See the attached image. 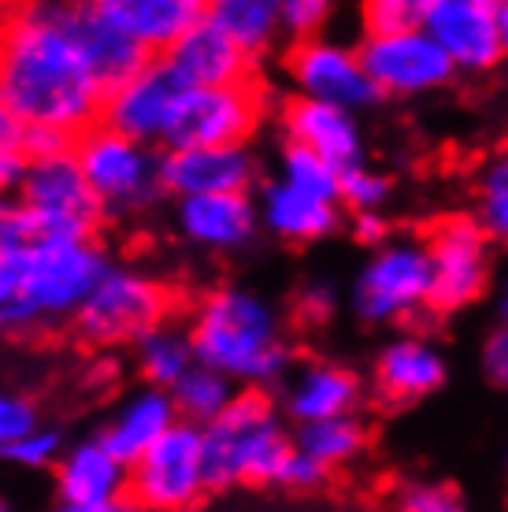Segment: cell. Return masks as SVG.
Wrapping results in <instances>:
<instances>
[{
	"instance_id": "1",
	"label": "cell",
	"mask_w": 508,
	"mask_h": 512,
	"mask_svg": "<svg viewBox=\"0 0 508 512\" xmlns=\"http://www.w3.org/2000/svg\"><path fill=\"white\" fill-rule=\"evenodd\" d=\"M0 93L26 127L82 138L101 123L108 90L75 34V4L34 0L0 15Z\"/></svg>"
},
{
	"instance_id": "2",
	"label": "cell",
	"mask_w": 508,
	"mask_h": 512,
	"mask_svg": "<svg viewBox=\"0 0 508 512\" xmlns=\"http://www.w3.org/2000/svg\"><path fill=\"white\" fill-rule=\"evenodd\" d=\"M190 342L197 364L227 375L238 390H271L297 368L290 323L256 286H216L193 305Z\"/></svg>"
},
{
	"instance_id": "3",
	"label": "cell",
	"mask_w": 508,
	"mask_h": 512,
	"mask_svg": "<svg viewBox=\"0 0 508 512\" xmlns=\"http://www.w3.org/2000/svg\"><path fill=\"white\" fill-rule=\"evenodd\" d=\"M112 268V256L97 238H41L15 256L19 294L0 312L4 334H34L75 323L93 286Z\"/></svg>"
},
{
	"instance_id": "4",
	"label": "cell",
	"mask_w": 508,
	"mask_h": 512,
	"mask_svg": "<svg viewBox=\"0 0 508 512\" xmlns=\"http://www.w3.org/2000/svg\"><path fill=\"white\" fill-rule=\"evenodd\" d=\"M208 490L279 487L282 464L293 453V427L279 401L264 390H238L230 409L201 431Z\"/></svg>"
},
{
	"instance_id": "5",
	"label": "cell",
	"mask_w": 508,
	"mask_h": 512,
	"mask_svg": "<svg viewBox=\"0 0 508 512\" xmlns=\"http://www.w3.org/2000/svg\"><path fill=\"white\" fill-rule=\"evenodd\" d=\"M431 253L427 238L394 234L368 253L345 286V308L364 327H405L431 308Z\"/></svg>"
},
{
	"instance_id": "6",
	"label": "cell",
	"mask_w": 508,
	"mask_h": 512,
	"mask_svg": "<svg viewBox=\"0 0 508 512\" xmlns=\"http://www.w3.org/2000/svg\"><path fill=\"white\" fill-rule=\"evenodd\" d=\"M171 308L175 297L156 275L134 264H112L86 297V305L78 308L71 331L82 346L101 353L134 349L145 334L171 323Z\"/></svg>"
},
{
	"instance_id": "7",
	"label": "cell",
	"mask_w": 508,
	"mask_h": 512,
	"mask_svg": "<svg viewBox=\"0 0 508 512\" xmlns=\"http://www.w3.org/2000/svg\"><path fill=\"white\" fill-rule=\"evenodd\" d=\"M160 149L119 134L97 123L75 145V160L108 219H134L160 205L164 182H160Z\"/></svg>"
},
{
	"instance_id": "8",
	"label": "cell",
	"mask_w": 508,
	"mask_h": 512,
	"mask_svg": "<svg viewBox=\"0 0 508 512\" xmlns=\"http://www.w3.org/2000/svg\"><path fill=\"white\" fill-rule=\"evenodd\" d=\"M201 427L175 423L141 461L130 464L127 498L138 512H193L208 498Z\"/></svg>"
},
{
	"instance_id": "9",
	"label": "cell",
	"mask_w": 508,
	"mask_h": 512,
	"mask_svg": "<svg viewBox=\"0 0 508 512\" xmlns=\"http://www.w3.org/2000/svg\"><path fill=\"white\" fill-rule=\"evenodd\" d=\"M260 123H264V93L256 82L219 86V90H182L160 153L249 145Z\"/></svg>"
},
{
	"instance_id": "10",
	"label": "cell",
	"mask_w": 508,
	"mask_h": 512,
	"mask_svg": "<svg viewBox=\"0 0 508 512\" xmlns=\"http://www.w3.org/2000/svg\"><path fill=\"white\" fill-rule=\"evenodd\" d=\"M431 253V308L457 316L494 294V242L475 216H449L427 238Z\"/></svg>"
},
{
	"instance_id": "11",
	"label": "cell",
	"mask_w": 508,
	"mask_h": 512,
	"mask_svg": "<svg viewBox=\"0 0 508 512\" xmlns=\"http://www.w3.org/2000/svg\"><path fill=\"white\" fill-rule=\"evenodd\" d=\"M356 49L382 101L386 97L420 101V97L449 90L460 78L453 60L438 49V41L423 26H412L401 34H360Z\"/></svg>"
},
{
	"instance_id": "12",
	"label": "cell",
	"mask_w": 508,
	"mask_h": 512,
	"mask_svg": "<svg viewBox=\"0 0 508 512\" xmlns=\"http://www.w3.org/2000/svg\"><path fill=\"white\" fill-rule=\"evenodd\" d=\"M282 71L290 78L293 97L338 104V108H349L356 116L382 101L375 82L368 78V67L360 60L356 41L327 34V38L290 45L282 56Z\"/></svg>"
},
{
	"instance_id": "13",
	"label": "cell",
	"mask_w": 508,
	"mask_h": 512,
	"mask_svg": "<svg viewBox=\"0 0 508 512\" xmlns=\"http://www.w3.org/2000/svg\"><path fill=\"white\" fill-rule=\"evenodd\" d=\"M19 201L38 219L45 238H97L108 223L104 205L82 175L75 153L30 164Z\"/></svg>"
},
{
	"instance_id": "14",
	"label": "cell",
	"mask_w": 508,
	"mask_h": 512,
	"mask_svg": "<svg viewBox=\"0 0 508 512\" xmlns=\"http://www.w3.org/2000/svg\"><path fill=\"white\" fill-rule=\"evenodd\" d=\"M420 26L460 75H490L505 64L497 0H423Z\"/></svg>"
},
{
	"instance_id": "15",
	"label": "cell",
	"mask_w": 508,
	"mask_h": 512,
	"mask_svg": "<svg viewBox=\"0 0 508 512\" xmlns=\"http://www.w3.org/2000/svg\"><path fill=\"white\" fill-rule=\"evenodd\" d=\"M449 383V357L445 349L423 331H394L382 338L371 357L368 386L382 405H416L442 394Z\"/></svg>"
},
{
	"instance_id": "16",
	"label": "cell",
	"mask_w": 508,
	"mask_h": 512,
	"mask_svg": "<svg viewBox=\"0 0 508 512\" xmlns=\"http://www.w3.org/2000/svg\"><path fill=\"white\" fill-rule=\"evenodd\" d=\"M368 375L356 372L353 364L342 360H301L282 383L279 409L293 427L305 423L338 420V416H360L368 401Z\"/></svg>"
},
{
	"instance_id": "17",
	"label": "cell",
	"mask_w": 508,
	"mask_h": 512,
	"mask_svg": "<svg viewBox=\"0 0 508 512\" xmlns=\"http://www.w3.org/2000/svg\"><path fill=\"white\" fill-rule=\"evenodd\" d=\"M282 141H293L308 153L323 156L338 171L368 164V134L356 112L338 108V104L308 101V97H290L279 112Z\"/></svg>"
},
{
	"instance_id": "18",
	"label": "cell",
	"mask_w": 508,
	"mask_h": 512,
	"mask_svg": "<svg viewBox=\"0 0 508 512\" xmlns=\"http://www.w3.org/2000/svg\"><path fill=\"white\" fill-rule=\"evenodd\" d=\"M160 182L175 201L216 197V193H253L260 182V156L253 145L223 149H182L160 156Z\"/></svg>"
},
{
	"instance_id": "19",
	"label": "cell",
	"mask_w": 508,
	"mask_h": 512,
	"mask_svg": "<svg viewBox=\"0 0 508 512\" xmlns=\"http://www.w3.org/2000/svg\"><path fill=\"white\" fill-rule=\"evenodd\" d=\"M175 231L201 253L234 256L264 234L256 193H216V197H186L175 201Z\"/></svg>"
},
{
	"instance_id": "20",
	"label": "cell",
	"mask_w": 508,
	"mask_h": 512,
	"mask_svg": "<svg viewBox=\"0 0 508 512\" xmlns=\"http://www.w3.org/2000/svg\"><path fill=\"white\" fill-rule=\"evenodd\" d=\"M182 86H178L171 71L164 67V60H149L138 75L127 78L123 86H115L104 101V127L119 130L127 138L141 141V145H153L160 149L175 112V101Z\"/></svg>"
},
{
	"instance_id": "21",
	"label": "cell",
	"mask_w": 508,
	"mask_h": 512,
	"mask_svg": "<svg viewBox=\"0 0 508 512\" xmlns=\"http://www.w3.org/2000/svg\"><path fill=\"white\" fill-rule=\"evenodd\" d=\"M160 60L182 90H219L253 82V60L234 49L227 34L216 23H208V15Z\"/></svg>"
},
{
	"instance_id": "22",
	"label": "cell",
	"mask_w": 508,
	"mask_h": 512,
	"mask_svg": "<svg viewBox=\"0 0 508 512\" xmlns=\"http://www.w3.org/2000/svg\"><path fill=\"white\" fill-rule=\"evenodd\" d=\"M175 423H182V420H178L171 390L141 383L115 401V409L108 412V420L101 423L97 438L130 468V464L141 461Z\"/></svg>"
},
{
	"instance_id": "23",
	"label": "cell",
	"mask_w": 508,
	"mask_h": 512,
	"mask_svg": "<svg viewBox=\"0 0 508 512\" xmlns=\"http://www.w3.org/2000/svg\"><path fill=\"white\" fill-rule=\"evenodd\" d=\"M56 505H104L127 498L130 468L97 435L67 442L60 464L52 468Z\"/></svg>"
},
{
	"instance_id": "24",
	"label": "cell",
	"mask_w": 508,
	"mask_h": 512,
	"mask_svg": "<svg viewBox=\"0 0 508 512\" xmlns=\"http://www.w3.org/2000/svg\"><path fill=\"white\" fill-rule=\"evenodd\" d=\"M97 8L149 60L167 56L178 45V38L190 34L208 15L204 0H97Z\"/></svg>"
},
{
	"instance_id": "25",
	"label": "cell",
	"mask_w": 508,
	"mask_h": 512,
	"mask_svg": "<svg viewBox=\"0 0 508 512\" xmlns=\"http://www.w3.org/2000/svg\"><path fill=\"white\" fill-rule=\"evenodd\" d=\"M256 208H260V227L282 245H319L334 238L345 223L342 205H327L308 193L290 190L286 182L267 179L256 190Z\"/></svg>"
},
{
	"instance_id": "26",
	"label": "cell",
	"mask_w": 508,
	"mask_h": 512,
	"mask_svg": "<svg viewBox=\"0 0 508 512\" xmlns=\"http://www.w3.org/2000/svg\"><path fill=\"white\" fill-rule=\"evenodd\" d=\"M75 34L108 93H112L115 86H123L127 78H134L141 67L149 64V56H145L123 30H115V26L104 19L101 8H97V0L75 4Z\"/></svg>"
},
{
	"instance_id": "27",
	"label": "cell",
	"mask_w": 508,
	"mask_h": 512,
	"mask_svg": "<svg viewBox=\"0 0 508 512\" xmlns=\"http://www.w3.org/2000/svg\"><path fill=\"white\" fill-rule=\"evenodd\" d=\"M208 23H216L230 45L245 52L253 64L282 41L279 0H212Z\"/></svg>"
},
{
	"instance_id": "28",
	"label": "cell",
	"mask_w": 508,
	"mask_h": 512,
	"mask_svg": "<svg viewBox=\"0 0 508 512\" xmlns=\"http://www.w3.org/2000/svg\"><path fill=\"white\" fill-rule=\"evenodd\" d=\"M130 357H134V368H138L141 383L160 386V390H171V386L197 364V353H193V342H190V327L175 320L164 323V327H156L153 334H145L138 346L130 349Z\"/></svg>"
},
{
	"instance_id": "29",
	"label": "cell",
	"mask_w": 508,
	"mask_h": 512,
	"mask_svg": "<svg viewBox=\"0 0 508 512\" xmlns=\"http://www.w3.org/2000/svg\"><path fill=\"white\" fill-rule=\"evenodd\" d=\"M293 446L301 449L305 457L319 464V468H345L364 457L368 449V423L364 416H338V420L323 423H305V427H293Z\"/></svg>"
},
{
	"instance_id": "30",
	"label": "cell",
	"mask_w": 508,
	"mask_h": 512,
	"mask_svg": "<svg viewBox=\"0 0 508 512\" xmlns=\"http://www.w3.org/2000/svg\"><path fill=\"white\" fill-rule=\"evenodd\" d=\"M171 397H175L178 420L204 431L208 423H216L230 409V401L238 397V386L230 383L227 375L212 372L204 364H193L190 372L171 386Z\"/></svg>"
},
{
	"instance_id": "31",
	"label": "cell",
	"mask_w": 508,
	"mask_h": 512,
	"mask_svg": "<svg viewBox=\"0 0 508 512\" xmlns=\"http://www.w3.org/2000/svg\"><path fill=\"white\" fill-rule=\"evenodd\" d=\"M275 179L286 182L290 190L308 193L316 201L327 205H342V171L334 164H327L323 156L308 153L293 141H282L279 156H275Z\"/></svg>"
},
{
	"instance_id": "32",
	"label": "cell",
	"mask_w": 508,
	"mask_h": 512,
	"mask_svg": "<svg viewBox=\"0 0 508 512\" xmlns=\"http://www.w3.org/2000/svg\"><path fill=\"white\" fill-rule=\"evenodd\" d=\"M475 219L483 223L490 242L508 245V153L490 156L479 171V205Z\"/></svg>"
},
{
	"instance_id": "33",
	"label": "cell",
	"mask_w": 508,
	"mask_h": 512,
	"mask_svg": "<svg viewBox=\"0 0 508 512\" xmlns=\"http://www.w3.org/2000/svg\"><path fill=\"white\" fill-rule=\"evenodd\" d=\"M394 201V179L371 164H360L342 175V208L349 216H368V212H386Z\"/></svg>"
},
{
	"instance_id": "34",
	"label": "cell",
	"mask_w": 508,
	"mask_h": 512,
	"mask_svg": "<svg viewBox=\"0 0 508 512\" xmlns=\"http://www.w3.org/2000/svg\"><path fill=\"white\" fill-rule=\"evenodd\" d=\"M64 449H67L64 431L52 427V423H41L30 435L12 442L0 457L8 464H15V468H23V472H52L60 464V457H64Z\"/></svg>"
},
{
	"instance_id": "35",
	"label": "cell",
	"mask_w": 508,
	"mask_h": 512,
	"mask_svg": "<svg viewBox=\"0 0 508 512\" xmlns=\"http://www.w3.org/2000/svg\"><path fill=\"white\" fill-rule=\"evenodd\" d=\"M331 19H334L331 0H279L282 38L290 41V45L327 38V26H331Z\"/></svg>"
},
{
	"instance_id": "36",
	"label": "cell",
	"mask_w": 508,
	"mask_h": 512,
	"mask_svg": "<svg viewBox=\"0 0 508 512\" xmlns=\"http://www.w3.org/2000/svg\"><path fill=\"white\" fill-rule=\"evenodd\" d=\"M397 512H475L468 498L445 479H408L397 490Z\"/></svg>"
},
{
	"instance_id": "37",
	"label": "cell",
	"mask_w": 508,
	"mask_h": 512,
	"mask_svg": "<svg viewBox=\"0 0 508 512\" xmlns=\"http://www.w3.org/2000/svg\"><path fill=\"white\" fill-rule=\"evenodd\" d=\"M423 23V0H368L360 8L364 34H401Z\"/></svg>"
},
{
	"instance_id": "38",
	"label": "cell",
	"mask_w": 508,
	"mask_h": 512,
	"mask_svg": "<svg viewBox=\"0 0 508 512\" xmlns=\"http://www.w3.org/2000/svg\"><path fill=\"white\" fill-rule=\"evenodd\" d=\"M41 234L38 219L30 216V208L12 197V201H0V256H19L30 245H38Z\"/></svg>"
},
{
	"instance_id": "39",
	"label": "cell",
	"mask_w": 508,
	"mask_h": 512,
	"mask_svg": "<svg viewBox=\"0 0 508 512\" xmlns=\"http://www.w3.org/2000/svg\"><path fill=\"white\" fill-rule=\"evenodd\" d=\"M34 427H41L38 405L19 390H0V453L30 435Z\"/></svg>"
},
{
	"instance_id": "40",
	"label": "cell",
	"mask_w": 508,
	"mask_h": 512,
	"mask_svg": "<svg viewBox=\"0 0 508 512\" xmlns=\"http://www.w3.org/2000/svg\"><path fill=\"white\" fill-rule=\"evenodd\" d=\"M334 308H338V290H334V282L323 279L305 282L293 297V312L305 323H327L334 316Z\"/></svg>"
},
{
	"instance_id": "41",
	"label": "cell",
	"mask_w": 508,
	"mask_h": 512,
	"mask_svg": "<svg viewBox=\"0 0 508 512\" xmlns=\"http://www.w3.org/2000/svg\"><path fill=\"white\" fill-rule=\"evenodd\" d=\"M479 372L486 375V383L508 390V327L494 323L479 342Z\"/></svg>"
},
{
	"instance_id": "42",
	"label": "cell",
	"mask_w": 508,
	"mask_h": 512,
	"mask_svg": "<svg viewBox=\"0 0 508 512\" xmlns=\"http://www.w3.org/2000/svg\"><path fill=\"white\" fill-rule=\"evenodd\" d=\"M78 138L75 134H67V130H56V127H26V138H23V156L30 164H38V160H60V156H71L75 153Z\"/></svg>"
},
{
	"instance_id": "43",
	"label": "cell",
	"mask_w": 508,
	"mask_h": 512,
	"mask_svg": "<svg viewBox=\"0 0 508 512\" xmlns=\"http://www.w3.org/2000/svg\"><path fill=\"white\" fill-rule=\"evenodd\" d=\"M327 468H319L312 457H305L301 449L293 446L290 461L282 464V475H279V487L282 490H293V494H308V490H319L327 483Z\"/></svg>"
},
{
	"instance_id": "44",
	"label": "cell",
	"mask_w": 508,
	"mask_h": 512,
	"mask_svg": "<svg viewBox=\"0 0 508 512\" xmlns=\"http://www.w3.org/2000/svg\"><path fill=\"white\" fill-rule=\"evenodd\" d=\"M349 234L364 253H375L394 238V227H390L386 212H368V216H349Z\"/></svg>"
},
{
	"instance_id": "45",
	"label": "cell",
	"mask_w": 508,
	"mask_h": 512,
	"mask_svg": "<svg viewBox=\"0 0 508 512\" xmlns=\"http://www.w3.org/2000/svg\"><path fill=\"white\" fill-rule=\"evenodd\" d=\"M30 171V160L23 153H0V201H12L19 197Z\"/></svg>"
},
{
	"instance_id": "46",
	"label": "cell",
	"mask_w": 508,
	"mask_h": 512,
	"mask_svg": "<svg viewBox=\"0 0 508 512\" xmlns=\"http://www.w3.org/2000/svg\"><path fill=\"white\" fill-rule=\"evenodd\" d=\"M23 138H26V123L19 119L8 97L0 93V153H23Z\"/></svg>"
},
{
	"instance_id": "47",
	"label": "cell",
	"mask_w": 508,
	"mask_h": 512,
	"mask_svg": "<svg viewBox=\"0 0 508 512\" xmlns=\"http://www.w3.org/2000/svg\"><path fill=\"white\" fill-rule=\"evenodd\" d=\"M19 294V271H15V256H0V312L12 305Z\"/></svg>"
},
{
	"instance_id": "48",
	"label": "cell",
	"mask_w": 508,
	"mask_h": 512,
	"mask_svg": "<svg viewBox=\"0 0 508 512\" xmlns=\"http://www.w3.org/2000/svg\"><path fill=\"white\" fill-rule=\"evenodd\" d=\"M52 512H138L130 505V498L104 501V505H52Z\"/></svg>"
},
{
	"instance_id": "49",
	"label": "cell",
	"mask_w": 508,
	"mask_h": 512,
	"mask_svg": "<svg viewBox=\"0 0 508 512\" xmlns=\"http://www.w3.org/2000/svg\"><path fill=\"white\" fill-rule=\"evenodd\" d=\"M494 316H497V323H505L508 327V271L501 275V279L494 282Z\"/></svg>"
},
{
	"instance_id": "50",
	"label": "cell",
	"mask_w": 508,
	"mask_h": 512,
	"mask_svg": "<svg viewBox=\"0 0 508 512\" xmlns=\"http://www.w3.org/2000/svg\"><path fill=\"white\" fill-rule=\"evenodd\" d=\"M501 4V49H505V67H508V0H497Z\"/></svg>"
},
{
	"instance_id": "51",
	"label": "cell",
	"mask_w": 508,
	"mask_h": 512,
	"mask_svg": "<svg viewBox=\"0 0 508 512\" xmlns=\"http://www.w3.org/2000/svg\"><path fill=\"white\" fill-rule=\"evenodd\" d=\"M0 512H12V505H8L4 498H0Z\"/></svg>"
}]
</instances>
